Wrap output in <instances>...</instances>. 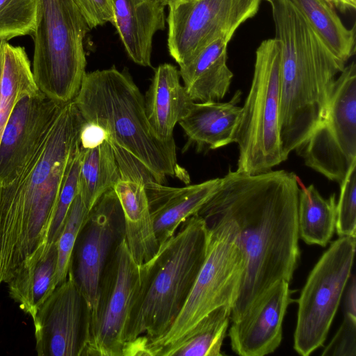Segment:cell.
<instances>
[{"instance_id":"33","label":"cell","mask_w":356,"mask_h":356,"mask_svg":"<svg viewBox=\"0 0 356 356\" xmlns=\"http://www.w3.org/2000/svg\"><path fill=\"white\" fill-rule=\"evenodd\" d=\"M321 355H356V318L344 315L341 325Z\"/></svg>"},{"instance_id":"10","label":"cell","mask_w":356,"mask_h":356,"mask_svg":"<svg viewBox=\"0 0 356 356\" xmlns=\"http://www.w3.org/2000/svg\"><path fill=\"white\" fill-rule=\"evenodd\" d=\"M140 279L141 266L132 257L124 237L102 272L95 304L89 312L83 356H124L127 327Z\"/></svg>"},{"instance_id":"7","label":"cell","mask_w":356,"mask_h":356,"mask_svg":"<svg viewBox=\"0 0 356 356\" xmlns=\"http://www.w3.org/2000/svg\"><path fill=\"white\" fill-rule=\"evenodd\" d=\"M90 30L74 0H38L32 71L47 98L66 103L76 97L86 72L83 40Z\"/></svg>"},{"instance_id":"32","label":"cell","mask_w":356,"mask_h":356,"mask_svg":"<svg viewBox=\"0 0 356 356\" xmlns=\"http://www.w3.org/2000/svg\"><path fill=\"white\" fill-rule=\"evenodd\" d=\"M335 229L339 237L356 236V164L340 184Z\"/></svg>"},{"instance_id":"17","label":"cell","mask_w":356,"mask_h":356,"mask_svg":"<svg viewBox=\"0 0 356 356\" xmlns=\"http://www.w3.org/2000/svg\"><path fill=\"white\" fill-rule=\"evenodd\" d=\"M290 282L280 280L265 291L228 331L232 350L241 356H264L273 353L282 339V323L293 302Z\"/></svg>"},{"instance_id":"12","label":"cell","mask_w":356,"mask_h":356,"mask_svg":"<svg viewBox=\"0 0 356 356\" xmlns=\"http://www.w3.org/2000/svg\"><path fill=\"white\" fill-rule=\"evenodd\" d=\"M261 0H193L168 6V49L181 67L258 11Z\"/></svg>"},{"instance_id":"18","label":"cell","mask_w":356,"mask_h":356,"mask_svg":"<svg viewBox=\"0 0 356 356\" xmlns=\"http://www.w3.org/2000/svg\"><path fill=\"white\" fill-rule=\"evenodd\" d=\"M221 181L222 178H214L181 188L167 186L154 179L145 184L159 245L171 238L182 222L197 213Z\"/></svg>"},{"instance_id":"16","label":"cell","mask_w":356,"mask_h":356,"mask_svg":"<svg viewBox=\"0 0 356 356\" xmlns=\"http://www.w3.org/2000/svg\"><path fill=\"white\" fill-rule=\"evenodd\" d=\"M113 149L120 172L113 188L123 213L125 240L134 261L141 266L159 248L145 185L154 177L130 153L117 145Z\"/></svg>"},{"instance_id":"3","label":"cell","mask_w":356,"mask_h":356,"mask_svg":"<svg viewBox=\"0 0 356 356\" xmlns=\"http://www.w3.org/2000/svg\"><path fill=\"white\" fill-rule=\"evenodd\" d=\"M270 3L280 43V135L286 160L322 121L346 63L334 56L290 0Z\"/></svg>"},{"instance_id":"14","label":"cell","mask_w":356,"mask_h":356,"mask_svg":"<svg viewBox=\"0 0 356 356\" xmlns=\"http://www.w3.org/2000/svg\"><path fill=\"white\" fill-rule=\"evenodd\" d=\"M39 356H83L89 308L72 279L56 286L33 318Z\"/></svg>"},{"instance_id":"41","label":"cell","mask_w":356,"mask_h":356,"mask_svg":"<svg viewBox=\"0 0 356 356\" xmlns=\"http://www.w3.org/2000/svg\"><path fill=\"white\" fill-rule=\"evenodd\" d=\"M352 1H355V2H356V0H352Z\"/></svg>"},{"instance_id":"26","label":"cell","mask_w":356,"mask_h":356,"mask_svg":"<svg viewBox=\"0 0 356 356\" xmlns=\"http://www.w3.org/2000/svg\"><path fill=\"white\" fill-rule=\"evenodd\" d=\"M337 221L336 194L323 197L313 184L300 179L298 222L299 236L308 245L325 247L333 236Z\"/></svg>"},{"instance_id":"28","label":"cell","mask_w":356,"mask_h":356,"mask_svg":"<svg viewBox=\"0 0 356 356\" xmlns=\"http://www.w3.org/2000/svg\"><path fill=\"white\" fill-rule=\"evenodd\" d=\"M120 179L119 166L108 140L93 148H81L78 194L89 211Z\"/></svg>"},{"instance_id":"11","label":"cell","mask_w":356,"mask_h":356,"mask_svg":"<svg viewBox=\"0 0 356 356\" xmlns=\"http://www.w3.org/2000/svg\"><path fill=\"white\" fill-rule=\"evenodd\" d=\"M296 150L307 167L339 185L356 164L355 61L335 79L324 118Z\"/></svg>"},{"instance_id":"19","label":"cell","mask_w":356,"mask_h":356,"mask_svg":"<svg viewBox=\"0 0 356 356\" xmlns=\"http://www.w3.org/2000/svg\"><path fill=\"white\" fill-rule=\"evenodd\" d=\"M113 26L129 57L152 67L153 38L165 28V6L159 0H112Z\"/></svg>"},{"instance_id":"1","label":"cell","mask_w":356,"mask_h":356,"mask_svg":"<svg viewBox=\"0 0 356 356\" xmlns=\"http://www.w3.org/2000/svg\"><path fill=\"white\" fill-rule=\"evenodd\" d=\"M298 177L284 170L256 175L229 170L197 215L231 220L245 259V270L232 323L239 320L270 286L290 282L300 252Z\"/></svg>"},{"instance_id":"27","label":"cell","mask_w":356,"mask_h":356,"mask_svg":"<svg viewBox=\"0 0 356 356\" xmlns=\"http://www.w3.org/2000/svg\"><path fill=\"white\" fill-rule=\"evenodd\" d=\"M232 306L224 305L200 320L184 337L156 356H221L231 321Z\"/></svg>"},{"instance_id":"40","label":"cell","mask_w":356,"mask_h":356,"mask_svg":"<svg viewBox=\"0 0 356 356\" xmlns=\"http://www.w3.org/2000/svg\"><path fill=\"white\" fill-rule=\"evenodd\" d=\"M0 74H1V63H0Z\"/></svg>"},{"instance_id":"42","label":"cell","mask_w":356,"mask_h":356,"mask_svg":"<svg viewBox=\"0 0 356 356\" xmlns=\"http://www.w3.org/2000/svg\"><path fill=\"white\" fill-rule=\"evenodd\" d=\"M1 41V40H0Z\"/></svg>"},{"instance_id":"31","label":"cell","mask_w":356,"mask_h":356,"mask_svg":"<svg viewBox=\"0 0 356 356\" xmlns=\"http://www.w3.org/2000/svg\"><path fill=\"white\" fill-rule=\"evenodd\" d=\"M81 149V147L74 155L66 173L48 230L45 247L58 241L68 210L78 194Z\"/></svg>"},{"instance_id":"34","label":"cell","mask_w":356,"mask_h":356,"mask_svg":"<svg viewBox=\"0 0 356 356\" xmlns=\"http://www.w3.org/2000/svg\"><path fill=\"white\" fill-rule=\"evenodd\" d=\"M91 30L107 22L113 25L112 0H74Z\"/></svg>"},{"instance_id":"24","label":"cell","mask_w":356,"mask_h":356,"mask_svg":"<svg viewBox=\"0 0 356 356\" xmlns=\"http://www.w3.org/2000/svg\"><path fill=\"white\" fill-rule=\"evenodd\" d=\"M0 138L15 104L23 97L38 94L25 48L0 41Z\"/></svg>"},{"instance_id":"20","label":"cell","mask_w":356,"mask_h":356,"mask_svg":"<svg viewBox=\"0 0 356 356\" xmlns=\"http://www.w3.org/2000/svg\"><path fill=\"white\" fill-rule=\"evenodd\" d=\"M238 90L229 102H193L179 124L197 151L216 149L234 142L241 106Z\"/></svg>"},{"instance_id":"36","label":"cell","mask_w":356,"mask_h":356,"mask_svg":"<svg viewBox=\"0 0 356 356\" xmlns=\"http://www.w3.org/2000/svg\"><path fill=\"white\" fill-rule=\"evenodd\" d=\"M349 280L345 293V314L356 318V278L355 274H351Z\"/></svg>"},{"instance_id":"30","label":"cell","mask_w":356,"mask_h":356,"mask_svg":"<svg viewBox=\"0 0 356 356\" xmlns=\"http://www.w3.org/2000/svg\"><path fill=\"white\" fill-rule=\"evenodd\" d=\"M89 211L80 195L77 194L68 210L57 241L58 261L54 278L55 286L63 282L67 277L72 251L78 233Z\"/></svg>"},{"instance_id":"6","label":"cell","mask_w":356,"mask_h":356,"mask_svg":"<svg viewBox=\"0 0 356 356\" xmlns=\"http://www.w3.org/2000/svg\"><path fill=\"white\" fill-rule=\"evenodd\" d=\"M200 216L204 220L209 232L207 254L182 309L162 337L131 341L129 355L156 356L178 341L207 314L224 305L232 307L235 303L245 270L236 226L231 220L220 216Z\"/></svg>"},{"instance_id":"22","label":"cell","mask_w":356,"mask_h":356,"mask_svg":"<svg viewBox=\"0 0 356 356\" xmlns=\"http://www.w3.org/2000/svg\"><path fill=\"white\" fill-rule=\"evenodd\" d=\"M232 36L221 35L179 67L184 86L193 102H218L227 93L234 76L227 65V47Z\"/></svg>"},{"instance_id":"35","label":"cell","mask_w":356,"mask_h":356,"mask_svg":"<svg viewBox=\"0 0 356 356\" xmlns=\"http://www.w3.org/2000/svg\"><path fill=\"white\" fill-rule=\"evenodd\" d=\"M108 140L106 131L99 125L85 121L80 133L81 147L90 149Z\"/></svg>"},{"instance_id":"2","label":"cell","mask_w":356,"mask_h":356,"mask_svg":"<svg viewBox=\"0 0 356 356\" xmlns=\"http://www.w3.org/2000/svg\"><path fill=\"white\" fill-rule=\"evenodd\" d=\"M85 120L65 103L18 176L0 186V286L43 244Z\"/></svg>"},{"instance_id":"13","label":"cell","mask_w":356,"mask_h":356,"mask_svg":"<svg viewBox=\"0 0 356 356\" xmlns=\"http://www.w3.org/2000/svg\"><path fill=\"white\" fill-rule=\"evenodd\" d=\"M124 221L118 198L111 188L90 210L74 245L67 276L83 296L89 312L95 306L106 264L124 238Z\"/></svg>"},{"instance_id":"21","label":"cell","mask_w":356,"mask_h":356,"mask_svg":"<svg viewBox=\"0 0 356 356\" xmlns=\"http://www.w3.org/2000/svg\"><path fill=\"white\" fill-rule=\"evenodd\" d=\"M179 71L170 63L159 65L155 70L145 97L149 122L162 140H175L173 130L188 114L194 102L180 83Z\"/></svg>"},{"instance_id":"15","label":"cell","mask_w":356,"mask_h":356,"mask_svg":"<svg viewBox=\"0 0 356 356\" xmlns=\"http://www.w3.org/2000/svg\"><path fill=\"white\" fill-rule=\"evenodd\" d=\"M64 104L40 92L26 96L15 104L0 138V186L18 176Z\"/></svg>"},{"instance_id":"37","label":"cell","mask_w":356,"mask_h":356,"mask_svg":"<svg viewBox=\"0 0 356 356\" xmlns=\"http://www.w3.org/2000/svg\"><path fill=\"white\" fill-rule=\"evenodd\" d=\"M334 8L340 10L342 12L355 10L356 8V2L352 0H326Z\"/></svg>"},{"instance_id":"25","label":"cell","mask_w":356,"mask_h":356,"mask_svg":"<svg viewBox=\"0 0 356 356\" xmlns=\"http://www.w3.org/2000/svg\"><path fill=\"white\" fill-rule=\"evenodd\" d=\"M337 58L346 63L355 53L354 24L348 29L326 0H290Z\"/></svg>"},{"instance_id":"4","label":"cell","mask_w":356,"mask_h":356,"mask_svg":"<svg viewBox=\"0 0 356 356\" xmlns=\"http://www.w3.org/2000/svg\"><path fill=\"white\" fill-rule=\"evenodd\" d=\"M73 101L85 121L102 127L108 140L137 159L156 182L164 184L167 177L189 182L177 163L175 140H162L154 133L145 97L125 69L113 65L86 72Z\"/></svg>"},{"instance_id":"29","label":"cell","mask_w":356,"mask_h":356,"mask_svg":"<svg viewBox=\"0 0 356 356\" xmlns=\"http://www.w3.org/2000/svg\"><path fill=\"white\" fill-rule=\"evenodd\" d=\"M37 8L38 0H0V40L32 35Z\"/></svg>"},{"instance_id":"9","label":"cell","mask_w":356,"mask_h":356,"mask_svg":"<svg viewBox=\"0 0 356 356\" xmlns=\"http://www.w3.org/2000/svg\"><path fill=\"white\" fill-rule=\"evenodd\" d=\"M356 240L332 242L310 272L298 300L293 348L308 356L323 346L351 275Z\"/></svg>"},{"instance_id":"5","label":"cell","mask_w":356,"mask_h":356,"mask_svg":"<svg viewBox=\"0 0 356 356\" xmlns=\"http://www.w3.org/2000/svg\"><path fill=\"white\" fill-rule=\"evenodd\" d=\"M208 238L204 220L195 214L140 266V284L127 327L126 345L135 339L154 340L168 331L203 264Z\"/></svg>"},{"instance_id":"23","label":"cell","mask_w":356,"mask_h":356,"mask_svg":"<svg viewBox=\"0 0 356 356\" xmlns=\"http://www.w3.org/2000/svg\"><path fill=\"white\" fill-rule=\"evenodd\" d=\"M57 242L43 244L20 266L6 283L10 297L33 318L41 305L56 288Z\"/></svg>"},{"instance_id":"39","label":"cell","mask_w":356,"mask_h":356,"mask_svg":"<svg viewBox=\"0 0 356 356\" xmlns=\"http://www.w3.org/2000/svg\"><path fill=\"white\" fill-rule=\"evenodd\" d=\"M264 1H268V2H269V3H271V2H272L273 1H274V0H264Z\"/></svg>"},{"instance_id":"8","label":"cell","mask_w":356,"mask_h":356,"mask_svg":"<svg viewBox=\"0 0 356 356\" xmlns=\"http://www.w3.org/2000/svg\"><path fill=\"white\" fill-rule=\"evenodd\" d=\"M280 43L264 40L256 51L252 81L234 135L236 171L256 175L286 161L280 141Z\"/></svg>"},{"instance_id":"38","label":"cell","mask_w":356,"mask_h":356,"mask_svg":"<svg viewBox=\"0 0 356 356\" xmlns=\"http://www.w3.org/2000/svg\"><path fill=\"white\" fill-rule=\"evenodd\" d=\"M159 1L165 6H174V5H177V4H179V3H185V2H188V1H191L193 0H159Z\"/></svg>"}]
</instances>
